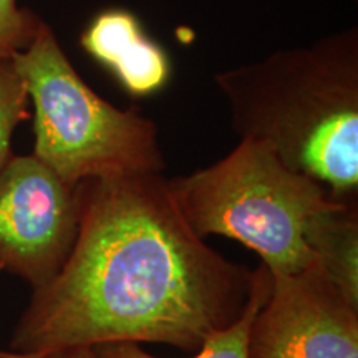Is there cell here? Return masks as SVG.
Segmentation results:
<instances>
[{"label": "cell", "mask_w": 358, "mask_h": 358, "mask_svg": "<svg viewBox=\"0 0 358 358\" xmlns=\"http://www.w3.org/2000/svg\"><path fill=\"white\" fill-rule=\"evenodd\" d=\"M69 261L35 289L10 350L42 357L110 343L198 352L243 315L252 271L192 231L161 174L80 182Z\"/></svg>", "instance_id": "obj_1"}, {"label": "cell", "mask_w": 358, "mask_h": 358, "mask_svg": "<svg viewBox=\"0 0 358 358\" xmlns=\"http://www.w3.org/2000/svg\"><path fill=\"white\" fill-rule=\"evenodd\" d=\"M241 138L266 143L335 198L358 192V29L279 50L216 78Z\"/></svg>", "instance_id": "obj_2"}, {"label": "cell", "mask_w": 358, "mask_h": 358, "mask_svg": "<svg viewBox=\"0 0 358 358\" xmlns=\"http://www.w3.org/2000/svg\"><path fill=\"white\" fill-rule=\"evenodd\" d=\"M168 186L196 234L244 244L261 256L271 275L317 264L308 237L322 214L343 201L250 138H241L211 166L169 179Z\"/></svg>", "instance_id": "obj_3"}, {"label": "cell", "mask_w": 358, "mask_h": 358, "mask_svg": "<svg viewBox=\"0 0 358 358\" xmlns=\"http://www.w3.org/2000/svg\"><path fill=\"white\" fill-rule=\"evenodd\" d=\"M34 105V153L77 186L90 179L161 174L166 163L155 122L98 96L70 64L52 27L12 58Z\"/></svg>", "instance_id": "obj_4"}, {"label": "cell", "mask_w": 358, "mask_h": 358, "mask_svg": "<svg viewBox=\"0 0 358 358\" xmlns=\"http://www.w3.org/2000/svg\"><path fill=\"white\" fill-rule=\"evenodd\" d=\"M78 229V185L35 155H12L0 169V271L43 287L69 261Z\"/></svg>", "instance_id": "obj_5"}, {"label": "cell", "mask_w": 358, "mask_h": 358, "mask_svg": "<svg viewBox=\"0 0 358 358\" xmlns=\"http://www.w3.org/2000/svg\"><path fill=\"white\" fill-rule=\"evenodd\" d=\"M250 358H358V302L319 262L271 275V292L250 327Z\"/></svg>", "instance_id": "obj_6"}, {"label": "cell", "mask_w": 358, "mask_h": 358, "mask_svg": "<svg viewBox=\"0 0 358 358\" xmlns=\"http://www.w3.org/2000/svg\"><path fill=\"white\" fill-rule=\"evenodd\" d=\"M80 45L133 98L156 95L171 78L168 53L148 37L136 15L124 8L98 13L85 27Z\"/></svg>", "instance_id": "obj_7"}, {"label": "cell", "mask_w": 358, "mask_h": 358, "mask_svg": "<svg viewBox=\"0 0 358 358\" xmlns=\"http://www.w3.org/2000/svg\"><path fill=\"white\" fill-rule=\"evenodd\" d=\"M317 262L353 302H358L357 201H342L322 214L308 237Z\"/></svg>", "instance_id": "obj_8"}, {"label": "cell", "mask_w": 358, "mask_h": 358, "mask_svg": "<svg viewBox=\"0 0 358 358\" xmlns=\"http://www.w3.org/2000/svg\"><path fill=\"white\" fill-rule=\"evenodd\" d=\"M268 292H271V272L262 264L256 271H252V287L243 315L226 329L209 335L192 358H250V327L266 303ZM93 350L98 358H158L141 348L140 343H110V345L95 347Z\"/></svg>", "instance_id": "obj_9"}, {"label": "cell", "mask_w": 358, "mask_h": 358, "mask_svg": "<svg viewBox=\"0 0 358 358\" xmlns=\"http://www.w3.org/2000/svg\"><path fill=\"white\" fill-rule=\"evenodd\" d=\"M29 118V93L12 60H0V169L12 156L15 128Z\"/></svg>", "instance_id": "obj_10"}, {"label": "cell", "mask_w": 358, "mask_h": 358, "mask_svg": "<svg viewBox=\"0 0 358 358\" xmlns=\"http://www.w3.org/2000/svg\"><path fill=\"white\" fill-rule=\"evenodd\" d=\"M43 20L17 0H0V60H12L37 37Z\"/></svg>", "instance_id": "obj_11"}, {"label": "cell", "mask_w": 358, "mask_h": 358, "mask_svg": "<svg viewBox=\"0 0 358 358\" xmlns=\"http://www.w3.org/2000/svg\"><path fill=\"white\" fill-rule=\"evenodd\" d=\"M29 358H98L93 348H71V350H64L50 353V355L42 357H29Z\"/></svg>", "instance_id": "obj_12"}, {"label": "cell", "mask_w": 358, "mask_h": 358, "mask_svg": "<svg viewBox=\"0 0 358 358\" xmlns=\"http://www.w3.org/2000/svg\"><path fill=\"white\" fill-rule=\"evenodd\" d=\"M0 358H29L27 355H20L12 350H0Z\"/></svg>", "instance_id": "obj_13"}]
</instances>
